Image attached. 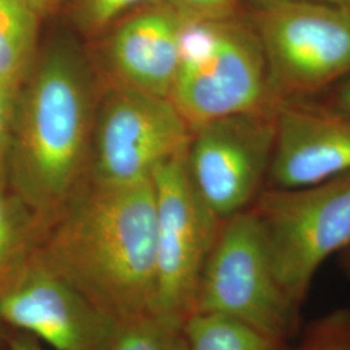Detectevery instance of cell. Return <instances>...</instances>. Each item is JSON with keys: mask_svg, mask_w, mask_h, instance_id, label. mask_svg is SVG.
Returning <instances> with one entry per match:
<instances>
[{"mask_svg": "<svg viewBox=\"0 0 350 350\" xmlns=\"http://www.w3.org/2000/svg\"><path fill=\"white\" fill-rule=\"evenodd\" d=\"M183 17L165 1L143 7L116 27L107 63L120 88L169 98L179 62Z\"/></svg>", "mask_w": 350, "mask_h": 350, "instance_id": "7c38bea8", "label": "cell"}, {"mask_svg": "<svg viewBox=\"0 0 350 350\" xmlns=\"http://www.w3.org/2000/svg\"><path fill=\"white\" fill-rule=\"evenodd\" d=\"M276 275L302 306L325 261L350 247V174L301 188H263L252 205Z\"/></svg>", "mask_w": 350, "mask_h": 350, "instance_id": "8992f818", "label": "cell"}, {"mask_svg": "<svg viewBox=\"0 0 350 350\" xmlns=\"http://www.w3.org/2000/svg\"><path fill=\"white\" fill-rule=\"evenodd\" d=\"M10 350H44L42 347V342H39L37 338L24 334L17 332L10 338Z\"/></svg>", "mask_w": 350, "mask_h": 350, "instance_id": "7402d4cb", "label": "cell"}, {"mask_svg": "<svg viewBox=\"0 0 350 350\" xmlns=\"http://www.w3.org/2000/svg\"><path fill=\"white\" fill-rule=\"evenodd\" d=\"M92 130V90L75 47L56 43L33 66L16 104L8 172L39 222L53 221L81 187Z\"/></svg>", "mask_w": 350, "mask_h": 350, "instance_id": "7a4b0ae2", "label": "cell"}, {"mask_svg": "<svg viewBox=\"0 0 350 350\" xmlns=\"http://www.w3.org/2000/svg\"><path fill=\"white\" fill-rule=\"evenodd\" d=\"M62 1L63 0H31V3L34 4V7L37 8L38 12L42 17L55 11Z\"/></svg>", "mask_w": 350, "mask_h": 350, "instance_id": "603a6c76", "label": "cell"}, {"mask_svg": "<svg viewBox=\"0 0 350 350\" xmlns=\"http://www.w3.org/2000/svg\"><path fill=\"white\" fill-rule=\"evenodd\" d=\"M108 350H188L185 325L150 313L117 323Z\"/></svg>", "mask_w": 350, "mask_h": 350, "instance_id": "9a60e30c", "label": "cell"}, {"mask_svg": "<svg viewBox=\"0 0 350 350\" xmlns=\"http://www.w3.org/2000/svg\"><path fill=\"white\" fill-rule=\"evenodd\" d=\"M308 100L314 101L327 109L350 117V73L340 78L338 82H335L332 86H329L313 99Z\"/></svg>", "mask_w": 350, "mask_h": 350, "instance_id": "44dd1931", "label": "cell"}, {"mask_svg": "<svg viewBox=\"0 0 350 350\" xmlns=\"http://www.w3.org/2000/svg\"><path fill=\"white\" fill-rule=\"evenodd\" d=\"M169 99L191 130L218 118L276 108L262 47L250 23L237 16L183 17Z\"/></svg>", "mask_w": 350, "mask_h": 350, "instance_id": "3957f363", "label": "cell"}, {"mask_svg": "<svg viewBox=\"0 0 350 350\" xmlns=\"http://www.w3.org/2000/svg\"><path fill=\"white\" fill-rule=\"evenodd\" d=\"M314 1H325V3H332V4L350 7V0H314Z\"/></svg>", "mask_w": 350, "mask_h": 350, "instance_id": "d4e9b609", "label": "cell"}, {"mask_svg": "<svg viewBox=\"0 0 350 350\" xmlns=\"http://www.w3.org/2000/svg\"><path fill=\"white\" fill-rule=\"evenodd\" d=\"M347 174L350 117L312 100L279 103L266 187H308Z\"/></svg>", "mask_w": 350, "mask_h": 350, "instance_id": "8fae6325", "label": "cell"}, {"mask_svg": "<svg viewBox=\"0 0 350 350\" xmlns=\"http://www.w3.org/2000/svg\"><path fill=\"white\" fill-rule=\"evenodd\" d=\"M300 310L276 275L257 213L250 206L224 219L201 274L195 313L226 317L288 342L299 329Z\"/></svg>", "mask_w": 350, "mask_h": 350, "instance_id": "5b68a950", "label": "cell"}, {"mask_svg": "<svg viewBox=\"0 0 350 350\" xmlns=\"http://www.w3.org/2000/svg\"><path fill=\"white\" fill-rule=\"evenodd\" d=\"M34 248L0 280V321L52 349L108 350L116 323L42 262Z\"/></svg>", "mask_w": 350, "mask_h": 350, "instance_id": "30bf717a", "label": "cell"}, {"mask_svg": "<svg viewBox=\"0 0 350 350\" xmlns=\"http://www.w3.org/2000/svg\"><path fill=\"white\" fill-rule=\"evenodd\" d=\"M288 350H350V308H338L315 318Z\"/></svg>", "mask_w": 350, "mask_h": 350, "instance_id": "e0dca14e", "label": "cell"}, {"mask_svg": "<svg viewBox=\"0 0 350 350\" xmlns=\"http://www.w3.org/2000/svg\"><path fill=\"white\" fill-rule=\"evenodd\" d=\"M37 221L20 198H10L0 188V280L34 248L30 241Z\"/></svg>", "mask_w": 350, "mask_h": 350, "instance_id": "2e32d148", "label": "cell"}, {"mask_svg": "<svg viewBox=\"0 0 350 350\" xmlns=\"http://www.w3.org/2000/svg\"><path fill=\"white\" fill-rule=\"evenodd\" d=\"M40 18L31 0H0V85L16 92L34 66Z\"/></svg>", "mask_w": 350, "mask_h": 350, "instance_id": "4fadbf2b", "label": "cell"}, {"mask_svg": "<svg viewBox=\"0 0 350 350\" xmlns=\"http://www.w3.org/2000/svg\"><path fill=\"white\" fill-rule=\"evenodd\" d=\"M188 350H288V342L215 314H192L185 323Z\"/></svg>", "mask_w": 350, "mask_h": 350, "instance_id": "5bb4252c", "label": "cell"}, {"mask_svg": "<svg viewBox=\"0 0 350 350\" xmlns=\"http://www.w3.org/2000/svg\"><path fill=\"white\" fill-rule=\"evenodd\" d=\"M338 257H340L341 270L350 279V247L348 250H344L341 254H338Z\"/></svg>", "mask_w": 350, "mask_h": 350, "instance_id": "cb8c5ba5", "label": "cell"}, {"mask_svg": "<svg viewBox=\"0 0 350 350\" xmlns=\"http://www.w3.org/2000/svg\"><path fill=\"white\" fill-rule=\"evenodd\" d=\"M17 96L18 92L0 85V188L8 173Z\"/></svg>", "mask_w": 350, "mask_h": 350, "instance_id": "ffe728a7", "label": "cell"}, {"mask_svg": "<svg viewBox=\"0 0 350 350\" xmlns=\"http://www.w3.org/2000/svg\"><path fill=\"white\" fill-rule=\"evenodd\" d=\"M163 0H73V18L86 34H98L122 14Z\"/></svg>", "mask_w": 350, "mask_h": 350, "instance_id": "ac0fdd59", "label": "cell"}, {"mask_svg": "<svg viewBox=\"0 0 350 350\" xmlns=\"http://www.w3.org/2000/svg\"><path fill=\"white\" fill-rule=\"evenodd\" d=\"M187 150V148H186ZM156 208L154 314L185 325L221 226L188 174L186 150L152 173Z\"/></svg>", "mask_w": 350, "mask_h": 350, "instance_id": "52a82bcc", "label": "cell"}, {"mask_svg": "<svg viewBox=\"0 0 350 350\" xmlns=\"http://www.w3.org/2000/svg\"><path fill=\"white\" fill-rule=\"evenodd\" d=\"M187 18L224 20L238 14L241 0H163Z\"/></svg>", "mask_w": 350, "mask_h": 350, "instance_id": "d6986e66", "label": "cell"}, {"mask_svg": "<svg viewBox=\"0 0 350 350\" xmlns=\"http://www.w3.org/2000/svg\"><path fill=\"white\" fill-rule=\"evenodd\" d=\"M275 112L230 116L192 130L186 150L188 174L218 219L250 209L266 187Z\"/></svg>", "mask_w": 350, "mask_h": 350, "instance_id": "ba28073f", "label": "cell"}, {"mask_svg": "<svg viewBox=\"0 0 350 350\" xmlns=\"http://www.w3.org/2000/svg\"><path fill=\"white\" fill-rule=\"evenodd\" d=\"M34 250L116 325L154 313L152 178L127 185L92 180L78 188Z\"/></svg>", "mask_w": 350, "mask_h": 350, "instance_id": "6da1fadb", "label": "cell"}, {"mask_svg": "<svg viewBox=\"0 0 350 350\" xmlns=\"http://www.w3.org/2000/svg\"><path fill=\"white\" fill-rule=\"evenodd\" d=\"M276 105L308 100L350 73V7L253 0L250 14Z\"/></svg>", "mask_w": 350, "mask_h": 350, "instance_id": "277c9868", "label": "cell"}, {"mask_svg": "<svg viewBox=\"0 0 350 350\" xmlns=\"http://www.w3.org/2000/svg\"><path fill=\"white\" fill-rule=\"evenodd\" d=\"M92 130V180L111 185L150 179L157 166L186 150L192 134L169 98L120 86Z\"/></svg>", "mask_w": 350, "mask_h": 350, "instance_id": "9c48e42d", "label": "cell"}]
</instances>
